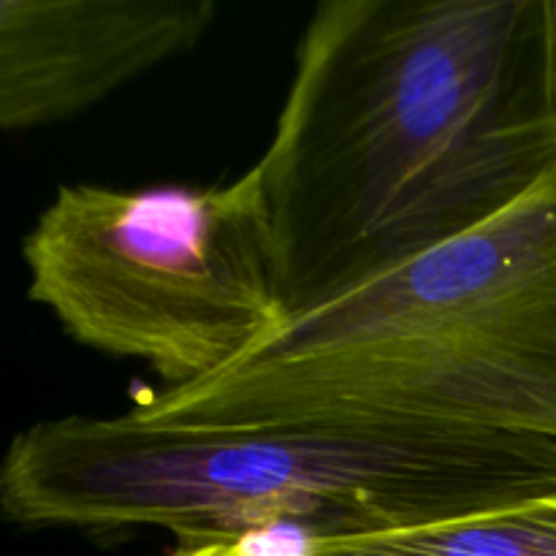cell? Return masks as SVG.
Masks as SVG:
<instances>
[{"label":"cell","instance_id":"6da1fadb","mask_svg":"<svg viewBox=\"0 0 556 556\" xmlns=\"http://www.w3.org/2000/svg\"><path fill=\"white\" fill-rule=\"evenodd\" d=\"M527 0H331L255 163L288 313L503 212L556 172Z\"/></svg>","mask_w":556,"mask_h":556},{"label":"cell","instance_id":"7a4b0ae2","mask_svg":"<svg viewBox=\"0 0 556 556\" xmlns=\"http://www.w3.org/2000/svg\"><path fill=\"white\" fill-rule=\"evenodd\" d=\"M152 427H407L556 440V172L489 220L288 315Z\"/></svg>","mask_w":556,"mask_h":556},{"label":"cell","instance_id":"3957f363","mask_svg":"<svg viewBox=\"0 0 556 556\" xmlns=\"http://www.w3.org/2000/svg\"><path fill=\"white\" fill-rule=\"evenodd\" d=\"M556 492V440L407 427H152L134 413L20 432L0 503L27 527H157L182 548L266 527L380 535Z\"/></svg>","mask_w":556,"mask_h":556},{"label":"cell","instance_id":"277c9868","mask_svg":"<svg viewBox=\"0 0 556 556\" xmlns=\"http://www.w3.org/2000/svg\"><path fill=\"white\" fill-rule=\"evenodd\" d=\"M30 299L81 345L168 389L248 358L288 320L255 166L231 185H65L22 239Z\"/></svg>","mask_w":556,"mask_h":556},{"label":"cell","instance_id":"5b68a950","mask_svg":"<svg viewBox=\"0 0 556 556\" xmlns=\"http://www.w3.org/2000/svg\"><path fill=\"white\" fill-rule=\"evenodd\" d=\"M212 20V0H3L0 125L30 130L74 117L190 52Z\"/></svg>","mask_w":556,"mask_h":556},{"label":"cell","instance_id":"8992f818","mask_svg":"<svg viewBox=\"0 0 556 556\" xmlns=\"http://www.w3.org/2000/svg\"><path fill=\"white\" fill-rule=\"evenodd\" d=\"M313 556H556V492L443 525L320 541Z\"/></svg>","mask_w":556,"mask_h":556},{"label":"cell","instance_id":"52a82bcc","mask_svg":"<svg viewBox=\"0 0 556 556\" xmlns=\"http://www.w3.org/2000/svg\"><path fill=\"white\" fill-rule=\"evenodd\" d=\"M527 60H530L538 103L556 128V0H530Z\"/></svg>","mask_w":556,"mask_h":556},{"label":"cell","instance_id":"ba28073f","mask_svg":"<svg viewBox=\"0 0 556 556\" xmlns=\"http://www.w3.org/2000/svg\"><path fill=\"white\" fill-rule=\"evenodd\" d=\"M174 556H239L231 543H212V546H195V548H179Z\"/></svg>","mask_w":556,"mask_h":556}]
</instances>
